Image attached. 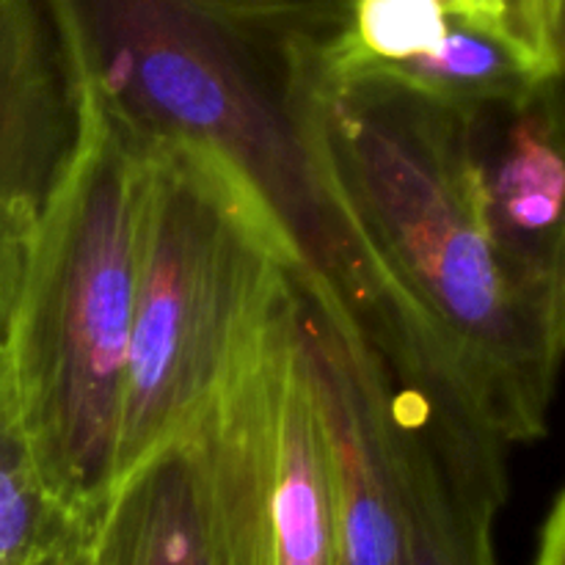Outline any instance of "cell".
Listing matches in <instances>:
<instances>
[{
  "label": "cell",
  "instance_id": "6da1fadb",
  "mask_svg": "<svg viewBox=\"0 0 565 565\" xmlns=\"http://www.w3.org/2000/svg\"><path fill=\"white\" fill-rule=\"evenodd\" d=\"M301 121L384 298L397 375L505 447L550 434L565 326L513 287L483 224L463 110L375 64L348 31Z\"/></svg>",
  "mask_w": 565,
  "mask_h": 565
},
{
  "label": "cell",
  "instance_id": "7a4b0ae2",
  "mask_svg": "<svg viewBox=\"0 0 565 565\" xmlns=\"http://www.w3.org/2000/svg\"><path fill=\"white\" fill-rule=\"evenodd\" d=\"M83 83L136 149L191 147L265 207L303 301L351 320L379 353L392 329L379 281L337 210L301 121L323 55L353 9L309 0H64Z\"/></svg>",
  "mask_w": 565,
  "mask_h": 565
},
{
  "label": "cell",
  "instance_id": "3957f363",
  "mask_svg": "<svg viewBox=\"0 0 565 565\" xmlns=\"http://www.w3.org/2000/svg\"><path fill=\"white\" fill-rule=\"evenodd\" d=\"M138 182L136 147L86 88L75 154L22 246L0 323V390L44 489L86 533L116 480Z\"/></svg>",
  "mask_w": 565,
  "mask_h": 565
},
{
  "label": "cell",
  "instance_id": "277c9868",
  "mask_svg": "<svg viewBox=\"0 0 565 565\" xmlns=\"http://www.w3.org/2000/svg\"><path fill=\"white\" fill-rule=\"evenodd\" d=\"M136 152V298L116 480L191 434L254 320L298 279L285 237L224 163L191 147Z\"/></svg>",
  "mask_w": 565,
  "mask_h": 565
},
{
  "label": "cell",
  "instance_id": "5b68a950",
  "mask_svg": "<svg viewBox=\"0 0 565 565\" xmlns=\"http://www.w3.org/2000/svg\"><path fill=\"white\" fill-rule=\"evenodd\" d=\"M188 436L224 565H334V469L296 281L254 320Z\"/></svg>",
  "mask_w": 565,
  "mask_h": 565
},
{
  "label": "cell",
  "instance_id": "8992f818",
  "mask_svg": "<svg viewBox=\"0 0 565 565\" xmlns=\"http://www.w3.org/2000/svg\"><path fill=\"white\" fill-rule=\"evenodd\" d=\"M397 511V565H500L494 524L508 450L463 414L359 348Z\"/></svg>",
  "mask_w": 565,
  "mask_h": 565
},
{
  "label": "cell",
  "instance_id": "52a82bcc",
  "mask_svg": "<svg viewBox=\"0 0 565 565\" xmlns=\"http://www.w3.org/2000/svg\"><path fill=\"white\" fill-rule=\"evenodd\" d=\"M83 110L64 0H0V323L22 246L72 163Z\"/></svg>",
  "mask_w": 565,
  "mask_h": 565
},
{
  "label": "cell",
  "instance_id": "ba28073f",
  "mask_svg": "<svg viewBox=\"0 0 565 565\" xmlns=\"http://www.w3.org/2000/svg\"><path fill=\"white\" fill-rule=\"evenodd\" d=\"M463 121L491 246L513 287L565 326L561 77L463 110Z\"/></svg>",
  "mask_w": 565,
  "mask_h": 565
},
{
  "label": "cell",
  "instance_id": "9c48e42d",
  "mask_svg": "<svg viewBox=\"0 0 565 565\" xmlns=\"http://www.w3.org/2000/svg\"><path fill=\"white\" fill-rule=\"evenodd\" d=\"M307 315L334 469V565H397L395 494L359 362V334L334 329L309 303Z\"/></svg>",
  "mask_w": 565,
  "mask_h": 565
},
{
  "label": "cell",
  "instance_id": "30bf717a",
  "mask_svg": "<svg viewBox=\"0 0 565 565\" xmlns=\"http://www.w3.org/2000/svg\"><path fill=\"white\" fill-rule=\"evenodd\" d=\"M86 546L92 565H224L191 436L116 480Z\"/></svg>",
  "mask_w": 565,
  "mask_h": 565
},
{
  "label": "cell",
  "instance_id": "8fae6325",
  "mask_svg": "<svg viewBox=\"0 0 565 565\" xmlns=\"http://www.w3.org/2000/svg\"><path fill=\"white\" fill-rule=\"evenodd\" d=\"M381 66L425 97L463 110L508 103L527 94L541 81L561 77L544 75L502 36L452 14L445 39L434 53Z\"/></svg>",
  "mask_w": 565,
  "mask_h": 565
},
{
  "label": "cell",
  "instance_id": "7c38bea8",
  "mask_svg": "<svg viewBox=\"0 0 565 565\" xmlns=\"http://www.w3.org/2000/svg\"><path fill=\"white\" fill-rule=\"evenodd\" d=\"M75 535L88 533L44 489L31 447L0 390V565H42Z\"/></svg>",
  "mask_w": 565,
  "mask_h": 565
},
{
  "label": "cell",
  "instance_id": "4fadbf2b",
  "mask_svg": "<svg viewBox=\"0 0 565 565\" xmlns=\"http://www.w3.org/2000/svg\"><path fill=\"white\" fill-rule=\"evenodd\" d=\"M450 14L439 0H356L351 33L356 47L381 64H403L434 53Z\"/></svg>",
  "mask_w": 565,
  "mask_h": 565
},
{
  "label": "cell",
  "instance_id": "5bb4252c",
  "mask_svg": "<svg viewBox=\"0 0 565 565\" xmlns=\"http://www.w3.org/2000/svg\"><path fill=\"white\" fill-rule=\"evenodd\" d=\"M463 20L505 39L544 75H563V44L546 28L539 0H463Z\"/></svg>",
  "mask_w": 565,
  "mask_h": 565
},
{
  "label": "cell",
  "instance_id": "9a60e30c",
  "mask_svg": "<svg viewBox=\"0 0 565 565\" xmlns=\"http://www.w3.org/2000/svg\"><path fill=\"white\" fill-rule=\"evenodd\" d=\"M533 565H565V494L557 491L539 530Z\"/></svg>",
  "mask_w": 565,
  "mask_h": 565
},
{
  "label": "cell",
  "instance_id": "2e32d148",
  "mask_svg": "<svg viewBox=\"0 0 565 565\" xmlns=\"http://www.w3.org/2000/svg\"><path fill=\"white\" fill-rule=\"evenodd\" d=\"M88 535H75L61 550H55L42 565H92L88 563Z\"/></svg>",
  "mask_w": 565,
  "mask_h": 565
},
{
  "label": "cell",
  "instance_id": "e0dca14e",
  "mask_svg": "<svg viewBox=\"0 0 565 565\" xmlns=\"http://www.w3.org/2000/svg\"><path fill=\"white\" fill-rule=\"evenodd\" d=\"M541 14H544L546 28H550L552 36L563 44V6L565 0H539Z\"/></svg>",
  "mask_w": 565,
  "mask_h": 565
},
{
  "label": "cell",
  "instance_id": "ac0fdd59",
  "mask_svg": "<svg viewBox=\"0 0 565 565\" xmlns=\"http://www.w3.org/2000/svg\"><path fill=\"white\" fill-rule=\"evenodd\" d=\"M441 6L447 9V14L452 17H463V0H439Z\"/></svg>",
  "mask_w": 565,
  "mask_h": 565
},
{
  "label": "cell",
  "instance_id": "d6986e66",
  "mask_svg": "<svg viewBox=\"0 0 565 565\" xmlns=\"http://www.w3.org/2000/svg\"><path fill=\"white\" fill-rule=\"evenodd\" d=\"M309 3H323V6H342V9H353L356 0H309Z\"/></svg>",
  "mask_w": 565,
  "mask_h": 565
}]
</instances>
